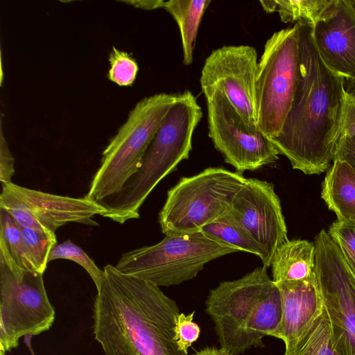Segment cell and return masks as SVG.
Segmentation results:
<instances>
[{
	"instance_id": "cell-11",
	"label": "cell",
	"mask_w": 355,
	"mask_h": 355,
	"mask_svg": "<svg viewBox=\"0 0 355 355\" xmlns=\"http://www.w3.org/2000/svg\"><path fill=\"white\" fill-rule=\"evenodd\" d=\"M209 137L225 161L242 173L275 162L279 155L258 125L246 122L218 90L203 92Z\"/></svg>"
},
{
	"instance_id": "cell-25",
	"label": "cell",
	"mask_w": 355,
	"mask_h": 355,
	"mask_svg": "<svg viewBox=\"0 0 355 355\" xmlns=\"http://www.w3.org/2000/svg\"><path fill=\"white\" fill-rule=\"evenodd\" d=\"M55 259H67L82 266L93 280L96 290H99L105 278L104 270H101L94 261L70 240L55 245L51 251L49 262Z\"/></svg>"
},
{
	"instance_id": "cell-8",
	"label": "cell",
	"mask_w": 355,
	"mask_h": 355,
	"mask_svg": "<svg viewBox=\"0 0 355 355\" xmlns=\"http://www.w3.org/2000/svg\"><path fill=\"white\" fill-rule=\"evenodd\" d=\"M299 25L275 32L266 41L255 78L257 125L269 139L282 130L297 86Z\"/></svg>"
},
{
	"instance_id": "cell-12",
	"label": "cell",
	"mask_w": 355,
	"mask_h": 355,
	"mask_svg": "<svg viewBox=\"0 0 355 355\" xmlns=\"http://www.w3.org/2000/svg\"><path fill=\"white\" fill-rule=\"evenodd\" d=\"M258 66L256 49L249 45L223 46L206 58L200 78L202 92L223 94L241 117L257 125L255 78Z\"/></svg>"
},
{
	"instance_id": "cell-27",
	"label": "cell",
	"mask_w": 355,
	"mask_h": 355,
	"mask_svg": "<svg viewBox=\"0 0 355 355\" xmlns=\"http://www.w3.org/2000/svg\"><path fill=\"white\" fill-rule=\"evenodd\" d=\"M109 61L108 78L119 86L132 85L138 72V65L132 56L113 46Z\"/></svg>"
},
{
	"instance_id": "cell-20",
	"label": "cell",
	"mask_w": 355,
	"mask_h": 355,
	"mask_svg": "<svg viewBox=\"0 0 355 355\" xmlns=\"http://www.w3.org/2000/svg\"><path fill=\"white\" fill-rule=\"evenodd\" d=\"M209 0H169L163 8L169 12L178 25L182 45L183 63L193 62V53L200 21Z\"/></svg>"
},
{
	"instance_id": "cell-5",
	"label": "cell",
	"mask_w": 355,
	"mask_h": 355,
	"mask_svg": "<svg viewBox=\"0 0 355 355\" xmlns=\"http://www.w3.org/2000/svg\"><path fill=\"white\" fill-rule=\"evenodd\" d=\"M176 94L160 93L139 101L102 153L87 193L100 202L117 193L139 168L143 157Z\"/></svg>"
},
{
	"instance_id": "cell-36",
	"label": "cell",
	"mask_w": 355,
	"mask_h": 355,
	"mask_svg": "<svg viewBox=\"0 0 355 355\" xmlns=\"http://www.w3.org/2000/svg\"><path fill=\"white\" fill-rule=\"evenodd\" d=\"M352 2H353V4L355 6V0H352Z\"/></svg>"
},
{
	"instance_id": "cell-3",
	"label": "cell",
	"mask_w": 355,
	"mask_h": 355,
	"mask_svg": "<svg viewBox=\"0 0 355 355\" xmlns=\"http://www.w3.org/2000/svg\"><path fill=\"white\" fill-rule=\"evenodd\" d=\"M205 307L220 347L232 355L263 347V337L274 336L282 316L279 289L265 266L220 282L209 291Z\"/></svg>"
},
{
	"instance_id": "cell-13",
	"label": "cell",
	"mask_w": 355,
	"mask_h": 355,
	"mask_svg": "<svg viewBox=\"0 0 355 355\" xmlns=\"http://www.w3.org/2000/svg\"><path fill=\"white\" fill-rule=\"evenodd\" d=\"M265 250L270 266L279 245L288 240L280 200L272 183L246 178L229 211Z\"/></svg>"
},
{
	"instance_id": "cell-10",
	"label": "cell",
	"mask_w": 355,
	"mask_h": 355,
	"mask_svg": "<svg viewBox=\"0 0 355 355\" xmlns=\"http://www.w3.org/2000/svg\"><path fill=\"white\" fill-rule=\"evenodd\" d=\"M315 275L329 320L332 345L339 355H355V277L324 230L315 236Z\"/></svg>"
},
{
	"instance_id": "cell-15",
	"label": "cell",
	"mask_w": 355,
	"mask_h": 355,
	"mask_svg": "<svg viewBox=\"0 0 355 355\" xmlns=\"http://www.w3.org/2000/svg\"><path fill=\"white\" fill-rule=\"evenodd\" d=\"M3 190L21 201L35 221L45 230L55 232L69 223L98 225L92 219L105 212L98 202L86 198H72L36 191L13 182L1 183Z\"/></svg>"
},
{
	"instance_id": "cell-34",
	"label": "cell",
	"mask_w": 355,
	"mask_h": 355,
	"mask_svg": "<svg viewBox=\"0 0 355 355\" xmlns=\"http://www.w3.org/2000/svg\"><path fill=\"white\" fill-rule=\"evenodd\" d=\"M260 3L266 12H272L277 10L276 0L260 1Z\"/></svg>"
},
{
	"instance_id": "cell-26",
	"label": "cell",
	"mask_w": 355,
	"mask_h": 355,
	"mask_svg": "<svg viewBox=\"0 0 355 355\" xmlns=\"http://www.w3.org/2000/svg\"><path fill=\"white\" fill-rule=\"evenodd\" d=\"M328 233L355 277V221L337 220L330 226Z\"/></svg>"
},
{
	"instance_id": "cell-29",
	"label": "cell",
	"mask_w": 355,
	"mask_h": 355,
	"mask_svg": "<svg viewBox=\"0 0 355 355\" xmlns=\"http://www.w3.org/2000/svg\"><path fill=\"white\" fill-rule=\"evenodd\" d=\"M353 135H355V95L345 91L340 138Z\"/></svg>"
},
{
	"instance_id": "cell-19",
	"label": "cell",
	"mask_w": 355,
	"mask_h": 355,
	"mask_svg": "<svg viewBox=\"0 0 355 355\" xmlns=\"http://www.w3.org/2000/svg\"><path fill=\"white\" fill-rule=\"evenodd\" d=\"M0 263L5 265L15 275H21L26 272H39L23 240L19 225L11 216L1 208Z\"/></svg>"
},
{
	"instance_id": "cell-28",
	"label": "cell",
	"mask_w": 355,
	"mask_h": 355,
	"mask_svg": "<svg viewBox=\"0 0 355 355\" xmlns=\"http://www.w3.org/2000/svg\"><path fill=\"white\" fill-rule=\"evenodd\" d=\"M195 311L185 315L180 313L174 327V340L178 348L188 354V348L199 337L200 329L198 324L193 322Z\"/></svg>"
},
{
	"instance_id": "cell-24",
	"label": "cell",
	"mask_w": 355,
	"mask_h": 355,
	"mask_svg": "<svg viewBox=\"0 0 355 355\" xmlns=\"http://www.w3.org/2000/svg\"><path fill=\"white\" fill-rule=\"evenodd\" d=\"M19 228L37 270L44 274L49 263L51 251L57 245L55 233L45 230L21 227Z\"/></svg>"
},
{
	"instance_id": "cell-21",
	"label": "cell",
	"mask_w": 355,
	"mask_h": 355,
	"mask_svg": "<svg viewBox=\"0 0 355 355\" xmlns=\"http://www.w3.org/2000/svg\"><path fill=\"white\" fill-rule=\"evenodd\" d=\"M201 230L232 245L240 252H246L258 256L261 259L263 266H270L265 250L230 212L205 225Z\"/></svg>"
},
{
	"instance_id": "cell-33",
	"label": "cell",
	"mask_w": 355,
	"mask_h": 355,
	"mask_svg": "<svg viewBox=\"0 0 355 355\" xmlns=\"http://www.w3.org/2000/svg\"><path fill=\"white\" fill-rule=\"evenodd\" d=\"M192 355H232L226 349L220 347H206L203 349H201L199 351L196 352Z\"/></svg>"
},
{
	"instance_id": "cell-1",
	"label": "cell",
	"mask_w": 355,
	"mask_h": 355,
	"mask_svg": "<svg viewBox=\"0 0 355 355\" xmlns=\"http://www.w3.org/2000/svg\"><path fill=\"white\" fill-rule=\"evenodd\" d=\"M299 75L291 108L279 135L270 139L294 169L306 175L327 171L340 138L344 78L323 63L311 27L298 21Z\"/></svg>"
},
{
	"instance_id": "cell-30",
	"label": "cell",
	"mask_w": 355,
	"mask_h": 355,
	"mask_svg": "<svg viewBox=\"0 0 355 355\" xmlns=\"http://www.w3.org/2000/svg\"><path fill=\"white\" fill-rule=\"evenodd\" d=\"M1 122L2 121L1 120L0 181L1 183H8L12 182L11 179L15 173V159L4 136Z\"/></svg>"
},
{
	"instance_id": "cell-14",
	"label": "cell",
	"mask_w": 355,
	"mask_h": 355,
	"mask_svg": "<svg viewBox=\"0 0 355 355\" xmlns=\"http://www.w3.org/2000/svg\"><path fill=\"white\" fill-rule=\"evenodd\" d=\"M315 46L324 65L344 79L355 81V6L336 0L328 15L311 28Z\"/></svg>"
},
{
	"instance_id": "cell-7",
	"label": "cell",
	"mask_w": 355,
	"mask_h": 355,
	"mask_svg": "<svg viewBox=\"0 0 355 355\" xmlns=\"http://www.w3.org/2000/svg\"><path fill=\"white\" fill-rule=\"evenodd\" d=\"M245 180L242 173L222 167L182 178L168 190L159 214L162 232L166 236L201 231L230 211Z\"/></svg>"
},
{
	"instance_id": "cell-16",
	"label": "cell",
	"mask_w": 355,
	"mask_h": 355,
	"mask_svg": "<svg viewBox=\"0 0 355 355\" xmlns=\"http://www.w3.org/2000/svg\"><path fill=\"white\" fill-rule=\"evenodd\" d=\"M279 289L282 316L273 337L282 340L285 352L291 350L313 321L323 310L315 275L298 281L276 284Z\"/></svg>"
},
{
	"instance_id": "cell-2",
	"label": "cell",
	"mask_w": 355,
	"mask_h": 355,
	"mask_svg": "<svg viewBox=\"0 0 355 355\" xmlns=\"http://www.w3.org/2000/svg\"><path fill=\"white\" fill-rule=\"evenodd\" d=\"M93 308V334L104 355H188L178 349L176 302L155 284L108 264Z\"/></svg>"
},
{
	"instance_id": "cell-32",
	"label": "cell",
	"mask_w": 355,
	"mask_h": 355,
	"mask_svg": "<svg viewBox=\"0 0 355 355\" xmlns=\"http://www.w3.org/2000/svg\"><path fill=\"white\" fill-rule=\"evenodd\" d=\"M123 2L130 4L134 7L147 10L163 8L164 3V1L162 0H134L123 1Z\"/></svg>"
},
{
	"instance_id": "cell-6",
	"label": "cell",
	"mask_w": 355,
	"mask_h": 355,
	"mask_svg": "<svg viewBox=\"0 0 355 355\" xmlns=\"http://www.w3.org/2000/svg\"><path fill=\"white\" fill-rule=\"evenodd\" d=\"M240 252L203 231L166 235L159 243L128 251L115 266L123 274L158 286L178 285L193 279L209 261Z\"/></svg>"
},
{
	"instance_id": "cell-9",
	"label": "cell",
	"mask_w": 355,
	"mask_h": 355,
	"mask_svg": "<svg viewBox=\"0 0 355 355\" xmlns=\"http://www.w3.org/2000/svg\"><path fill=\"white\" fill-rule=\"evenodd\" d=\"M55 315L42 273L15 275L0 263V355L16 348L22 336L48 331Z\"/></svg>"
},
{
	"instance_id": "cell-22",
	"label": "cell",
	"mask_w": 355,
	"mask_h": 355,
	"mask_svg": "<svg viewBox=\"0 0 355 355\" xmlns=\"http://www.w3.org/2000/svg\"><path fill=\"white\" fill-rule=\"evenodd\" d=\"M284 355H339L332 345L329 320L324 308L293 347Z\"/></svg>"
},
{
	"instance_id": "cell-35",
	"label": "cell",
	"mask_w": 355,
	"mask_h": 355,
	"mask_svg": "<svg viewBox=\"0 0 355 355\" xmlns=\"http://www.w3.org/2000/svg\"><path fill=\"white\" fill-rule=\"evenodd\" d=\"M32 336H31V335L26 336H25V342H26V344L28 346V347L29 349V351L31 352V354L32 355H35V352H34V350H33V347H31V338Z\"/></svg>"
},
{
	"instance_id": "cell-18",
	"label": "cell",
	"mask_w": 355,
	"mask_h": 355,
	"mask_svg": "<svg viewBox=\"0 0 355 355\" xmlns=\"http://www.w3.org/2000/svg\"><path fill=\"white\" fill-rule=\"evenodd\" d=\"M315 265L314 243L306 240H287L278 247L271 261L275 284L309 278Z\"/></svg>"
},
{
	"instance_id": "cell-4",
	"label": "cell",
	"mask_w": 355,
	"mask_h": 355,
	"mask_svg": "<svg viewBox=\"0 0 355 355\" xmlns=\"http://www.w3.org/2000/svg\"><path fill=\"white\" fill-rule=\"evenodd\" d=\"M202 116L191 92L176 94L138 171L117 193L99 202L105 209L103 216L121 224L139 218L140 207L153 189L180 162L188 159L193 133Z\"/></svg>"
},
{
	"instance_id": "cell-17",
	"label": "cell",
	"mask_w": 355,
	"mask_h": 355,
	"mask_svg": "<svg viewBox=\"0 0 355 355\" xmlns=\"http://www.w3.org/2000/svg\"><path fill=\"white\" fill-rule=\"evenodd\" d=\"M321 197L338 220L355 221V170L336 159L324 179Z\"/></svg>"
},
{
	"instance_id": "cell-31",
	"label": "cell",
	"mask_w": 355,
	"mask_h": 355,
	"mask_svg": "<svg viewBox=\"0 0 355 355\" xmlns=\"http://www.w3.org/2000/svg\"><path fill=\"white\" fill-rule=\"evenodd\" d=\"M336 159L347 162L355 170V135L339 139L334 161Z\"/></svg>"
},
{
	"instance_id": "cell-23",
	"label": "cell",
	"mask_w": 355,
	"mask_h": 355,
	"mask_svg": "<svg viewBox=\"0 0 355 355\" xmlns=\"http://www.w3.org/2000/svg\"><path fill=\"white\" fill-rule=\"evenodd\" d=\"M277 11L282 22L302 21L311 28L324 18L336 0H276Z\"/></svg>"
}]
</instances>
